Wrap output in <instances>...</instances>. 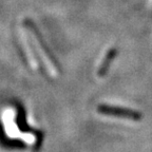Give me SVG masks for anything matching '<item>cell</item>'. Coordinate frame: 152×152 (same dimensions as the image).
<instances>
[{
    "label": "cell",
    "instance_id": "obj_1",
    "mask_svg": "<svg viewBox=\"0 0 152 152\" xmlns=\"http://www.w3.org/2000/svg\"><path fill=\"white\" fill-rule=\"evenodd\" d=\"M97 111L100 114L108 115V116H115L121 118L129 119V121H138L142 119V114L137 111L126 108L115 107V106H108V104H100L98 106Z\"/></svg>",
    "mask_w": 152,
    "mask_h": 152
},
{
    "label": "cell",
    "instance_id": "obj_2",
    "mask_svg": "<svg viewBox=\"0 0 152 152\" xmlns=\"http://www.w3.org/2000/svg\"><path fill=\"white\" fill-rule=\"evenodd\" d=\"M116 54H117V50L114 49V48L108 50V52L106 53V55H104V60H102V64H100L99 69H98L97 74L99 77H102V76L106 75V73H107L108 70H109L110 64H112V61H113V59L115 58Z\"/></svg>",
    "mask_w": 152,
    "mask_h": 152
}]
</instances>
